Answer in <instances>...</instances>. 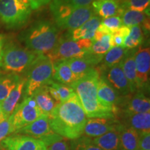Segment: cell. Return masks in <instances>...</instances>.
I'll use <instances>...</instances> for the list:
<instances>
[{"instance_id":"obj_1","label":"cell","mask_w":150,"mask_h":150,"mask_svg":"<svg viewBox=\"0 0 150 150\" xmlns=\"http://www.w3.org/2000/svg\"><path fill=\"white\" fill-rule=\"evenodd\" d=\"M48 120L54 133L72 140L83 136L88 117L74 93L67 100L56 105Z\"/></svg>"},{"instance_id":"obj_2","label":"cell","mask_w":150,"mask_h":150,"mask_svg":"<svg viewBox=\"0 0 150 150\" xmlns=\"http://www.w3.org/2000/svg\"><path fill=\"white\" fill-rule=\"evenodd\" d=\"M99 76V72L95 69L70 86L77 95L88 118H115L119 108L105 105L97 97V83Z\"/></svg>"},{"instance_id":"obj_3","label":"cell","mask_w":150,"mask_h":150,"mask_svg":"<svg viewBox=\"0 0 150 150\" xmlns=\"http://www.w3.org/2000/svg\"><path fill=\"white\" fill-rule=\"evenodd\" d=\"M28 50L38 55L51 53L59 40V29L47 20L35 22L24 31L21 37Z\"/></svg>"},{"instance_id":"obj_4","label":"cell","mask_w":150,"mask_h":150,"mask_svg":"<svg viewBox=\"0 0 150 150\" xmlns=\"http://www.w3.org/2000/svg\"><path fill=\"white\" fill-rule=\"evenodd\" d=\"M50 8L56 27L68 31L78 29L94 16L91 6H74L64 0H52Z\"/></svg>"},{"instance_id":"obj_5","label":"cell","mask_w":150,"mask_h":150,"mask_svg":"<svg viewBox=\"0 0 150 150\" xmlns=\"http://www.w3.org/2000/svg\"><path fill=\"white\" fill-rule=\"evenodd\" d=\"M38 56L27 48L8 43L4 47L0 67L6 73L18 75L29 70Z\"/></svg>"},{"instance_id":"obj_6","label":"cell","mask_w":150,"mask_h":150,"mask_svg":"<svg viewBox=\"0 0 150 150\" xmlns=\"http://www.w3.org/2000/svg\"><path fill=\"white\" fill-rule=\"evenodd\" d=\"M54 63L46 55H38L28 70L24 88V97H31L43 86L48 85L52 81Z\"/></svg>"},{"instance_id":"obj_7","label":"cell","mask_w":150,"mask_h":150,"mask_svg":"<svg viewBox=\"0 0 150 150\" xmlns=\"http://www.w3.org/2000/svg\"><path fill=\"white\" fill-rule=\"evenodd\" d=\"M31 9L22 0H0V20L9 29H18L29 20Z\"/></svg>"},{"instance_id":"obj_8","label":"cell","mask_w":150,"mask_h":150,"mask_svg":"<svg viewBox=\"0 0 150 150\" xmlns=\"http://www.w3.org/2000/svg\"><path fill=\"white\" fill-rule=\"evenodd\" d=\"M42 112L38 107L33 96L24 97V100L18 104L10 117L13 134L34 122Z\"/></svg>"},{"instance_id":"obj_9","label":"cell","mask_w":150,"mask_h":150,"mask_svg":"<svg viewBox=\"0 0 150 150\" xmlns=\"http://www.w3.org/2000/svg\"><path fill=\"white\" fill-rule=\"evenodd\" d=\"M15 134L26 135L40 140L45 142L46 146L63 138L54 133L49 123L48 115L44 114L30 125L19 129Z\"/></svg>"},{"instance_id":"obj_10","label":"cell","mask_w":150,"mask_h":150,"mask_svg":"<svg viewBox=\"0 0 150 150\" xmlns=\"http://www.w3.org/2000/svg\"><path fill=\"white\" fill-rule=\"evenodd\" d=\"M90 51L81 47L79 40L74 41L70 38H62L47 56L55 63L56 62L86 56Z\"/></svg>"},{"instance_id":"obj_11","label":"cell","mask_w":150,"mask_h":150,"mask_svg":"<svg viewBox=\"0 0 150 150\" xmlns=\"http://www.w3.org/2000/svg\"><path fill=\"white\" fill-rule=\"evenodd\" d=\"M0 145L7 150H47L46 145L42 140L18 134L6 137Z\"/></svg>"},{"instance_id":"obj_12","label":"cell","mask_w":150,"mask_h":150,"mask_svg":"<svg viewBox=\"0 0 150 150\" xmlns=\"http://www.w3.org/2000/svg\"><path fill=\"white\" fill-rule=\"evenodd\" d=\"M102 77L111 86L120 96L126 97L133 93L128 80L124 74L120 63L106 69Z\"/></svg>"},{"instance_id":"obj_13","label":"cell","mask_w":150,"mask_h":150,"mask_svg":"<svg viewBox=\"0 0 150 150\" xmlns=\"http://www.w3.org/2000/svg\"><path fill=\"white\" fill-rule=\"evenodd\" d=\"M134 59L138 91H142V89L149 87L150 72L149 47L140 48L137 50Z\"/></svg>"},{"instance_id":"obj_14","label":"cell","mask_w":150,"mask_h":150,"mask_svg":"<svg viewBox=\"0 0 150 150\" xmlns=\"http://www.w3.org/2000/svg\"><path fill=\"white\" fill-rule=\"evenodd\" d=\"M120 122L115 118H88L83 136L91 138H97L106 133L117 130Z\"/></svg>"},{"instance_id":"obj_15","label":"cell","mask_w":150,"mask_h":150,"mask_svg":"<svg viewBox=\"0 0 150 150\" xmlns=\"http://www.w3.org/2000/svg\"><path fill=\"white\" fill-rule=\"evenodd\" d=\"M103 57L104 56H95L89 53L84 57L68 59L67 60V62L73 74L78 80L95 70V65L100 63Z\"/></svg>"},{"instance_id":"obj_16","label":"cell","mask_w":150,"mask_h":150,"mask_svg":"<svg viewBox=\"0 0 150 150\" xmlns=\"http://www.w3.org/2000/svg\"><path fill=\"white\" fill-rule=\"evenodd\" d=\"M97 97L101 102L111 107H116L122 104L124 99L118 95L102 76H99L97 83Z\"/></svg>"},{"instance_id":"obj_17","label":"cell","mask_w":150,"mask_h":150,"mask_svg":"<svg viewBox=\"0 0 150 150\" xmlns=\"http://www.w3.org/2000/svg\"><path fill=\"white\" fill-rule=\"evenodd\" d=\"M121 123L134 129L139 135L149 133L150 112L140 113L123 112V122Z\"/></svg>"},{"instance_id":"obj_18","label":"cell","mask_w":150,"mask_h":150,"mask_svg":"<svg viewBox=\"0 0 150 150\" xmlns=\"http://www.w3.org/2000/svg\"><path fill=\"white\" fill-rule=\"evenodd\" d=\"M26 79L20 78L16 87L11 91L6 99L1 103V111L4 119L6 120L12 115L15 108L18 106L25 88Z\"/></svg>"},{"instance_id":"obj_19","label":"cell","mask_w":150,"mask_h":150,"mask_svg":"<svg viewBox=\"0 0 150 150\" xmlns=\"http://www.w3.org/2000/svg\"><path fill=\"white\" fill-rule=\"evenodd\" d=\"M94 13L102 19L113 16H120L124 10L116 0H94L92 3Z\"/></svg>"},{"instance_id":"obj_20","label":"cell","mask_w":150,"mask_h":150,"mask_svg":"<svg viewBox=\"0 0 150 150\" xmlns=\"http://www.w3.org/2000/svg\"><path fill=\"white\" fill-rule=\"evenodd\" d=\"M126 103H123V112L140 113L150 112V100L142 91H136Z\"/></svg>"},{"instance_id":"obj_21","label":"cell","mask_w":150,"mask_h":150,"mask_svg":"<svg viewBox=\"0 0 150 150\" xmlns=\"http://www.w3.org/2000/svg\"><path fill=\"white\" fill-rule=\"evenodd\" d=\"M136 49L129 50L125 58L120 63L122 69L128 80L133 93H136L138 91V81H137L136 64H135V54Z\"/></svg>"},{"instance_id":"obj_22","label":"cell","mask_w":150,"mask_h":150,"mask_svg":"<svg viewBox=\"0 0 150 150\" xmlns=\"http://www.w3.org/2000/svg\"><path fill=\"white\" fill-rule=\"evenodd\" d=\"M117 131L119 134L120 150H137L139 134L134 129L120 122Z\"/></svg>"},{"instance_id":"obj_23","label":"cell","mask_w":150,"mask_h":150,"mask_svg":"<svg viewBox=\"0 0 150 150\" xmlns=\"http://www.w3.org/2000/svg\"><path fill=\"white\" fill-rule=\"evenodd\" d=\"M42 114L49 115L58 104L52 98L48 91L47 85L38 88L32 95Z\"/></svg>"},{"instance_id":"obj_24","label":"cell","mask_w":150,"mask_h":150,"mask_svg":"<svg viewBox=\"0 0 150 150\" xmlns=\"http://www.w3.org/2000/svg\"><path fill=\"white\" fill-rule=\"evenodd\" d=\"M100 22L101 19L99 18V17L93 16L83 25L72 31L70 38L74 41L83 38L92 39L95 31L98 29Z\"/></svg>"},{"instance_id":"obj_25","label":"cell","mask_w":150,"mask_h":150,"mask_svg":"<svg viewBox=\"0 0 150 150\" xmlns=\"http://www.w3.org/2000/svg\"><path fill=\"white\" fill-rule=\"evenodd\" d=\"M122 26L130 28L133 26H142V29L145 31H149V17L145 13L138 11L125 10L121 16Z\"/></svg>"},{"instance_id":"obj_26","label":"cell","mask_w":150,"mask_h":150,"mask_svg":"<svg viewBox=\"0 0 150 150\" xmlns=\"http://www.w3.org/2000/svg\"><path fill=\"white\" fill-rule=\"evenodd\" d=\"M53 77L59 81V83L67 86H71L77 81L71 70L67 60L54 63Z\"/></svg>"},{"instance_id":"obj_27","label":"cell","mask_w":150,"mask_h":150,"mask_svg":"<svg viewBox=\"0 0 150 150\" xmlns=\"http://www.w3.org/2000/svg\"><path fill=\"white\" fill-rule=\"evenodd\" d=\"M94 143L103 150H120L119 134L117 130L92 138Z\"/></svg>"},{"instance_id":"obj_28","label":"cell","mask_w":150,"mask_h":150,"mask_svg":"<svg viewBox=\"0 0 150 150\" xmlns=\"http://www.w3.org/2000/svg\"><path fill=\"white\" fill-rule=\"evenodd\" d=\"M129 50L121 47H112L103 57L105 68H110L121 63Z\"/></svg>"},{"instance_id":"obj_29","label":"cell","mask_w":150,"mask_h":150,"mask_svg":"<svg viewBox=\"0 0 150 150\" xmlns=\"http://www.w3.org/2000/svg\"><path fill=\"white\" fill-rule=\"evenodd\" d=\"M20 77L15 74H6L0 76V102H2L11 91L16 87Z\"/></svg>"},{"instance_id":"obj_30","label":"cell","mask_w":150,"mask_h":150,"mask_svg":"<svg viewBox=\"0 0 150 150\" xmlns=\"http://www.w3.org/2000/svg\"><path fill=\"white\" fill-rule=\"evenodd\" d=\"M143 40V30L141 26L136 25L130 27L129 35L124 41V48L127 50L136 49Z\"/></svg>"},{"instance_id":"obj_31","label":"cell","mask_w":150,"mask_h":150,"mask_svg":"<svg viewBox=\"0 0 150 150\" xmlns=\"http://www.w3.org/2000/svg\"><path fill=\"white\" fill-rule=\"evenodd\" d=\"M111 47V35L105 34L99 40L93 42L90 53L95 56H104Z\"/></svg>"},{"instance_id":"obj_32","label":"cell","mask_w":150,"mask_h":150,"mask_svg":"<svg viewBox=\"0 0 150 150\" xmlns=\"http://www.w3.org/2000/svg\"><path fill=\"white\" fill-rule=\"evenodd\" d=\"M150 0H122L120 6L125 10H131L145 13L149 16Z\"/></svg>"},{"instance_id":"obj_33","label":"cell","mask_w":150,"mask_h":150,"mask_svg":"<svg viewBox=\"0 0 150 150\" xmlns=\"http://www.w3.org/2000/svg\"><path fill=\"white\" fill-rule=\"evenodd\" d=\"M70 149V150H103L94 143L92 138L84 136L71 140Z\"/></svg>"},{"instance_id":"obj_34","label":"cell","mask_w":150,"mask_h":150,"mask_svg":"<svg viewBox=\"0 0 150 150\" xmlns=\"http://www.w3.org/2000/svg\"><path fill=\"white\" fill-rule=\"evenodd\" d=\"M48 85L54 88L56 90V91H57V93L60 97L61 102L67 100V99L70 98L73 94L74 93V90L72 89V88L70 86H67L65 85V84L56 83V82L52 81L49 83Z\"/></svg>"},{"instance_id":"obj_35","label":"cell","mask_w":150,"mask_h":150,"mask_svg":"<svg viewBox=\"0 0 150 150\" xmlns=\"http://www.w3.org/2000/svg\"><path fill=\"white\" fill-rule=\"evenodd\" d=\"M100 25L107 29L112 34V33H113L114 31H115L116 30L122 26V18L120 16H113L102 19L100 22Z\"/></svg>"},{"instance_id":"obj_36","label":"cell","mask_w":150,"mask_h":150,"mask_svg":"<svg viewBox=\"0 0 150 150\" xmlns=\"http://www.w3.org/2000/svg\"><path fill=\"white\" fill-rule=\"evenodd\" d=\"M13 133L10 117L0 122V143L6 137L13 134Z\"/></svg>"},{"instance_id":"obj_37","label":"cell","mask_w":150,"mask_h":150,"mask_svg":"<svg viewBox=\"0 0 150 150\" xmlns=\"http://www.w3.org/2000/svg\"><path fill=\"white\" fill-rule=\"evenodd\" d=\"M47 150H70V145L63 138L52 142L47 146Z\"/></svg>"},{"instance_id":"obj_38","label":"cell","mask_w":150,"mask_h":150,"mask_svg":"<svg viewBox=\"0 0 150 150\" xmlns=\"http://www.w3.org/2000/svg\"><path fill=\"white\" fill-rule=\"evenodd\" d=\"M137 150H150V132L139 135Z\"/></svg>"},{"instance_id":"obj_39","label":"cell","mask_w":150,"mask_h":150,"mask_svg":"<svg viewBox=\"0 0 150 150\" xmlns=\"http://www.w3.org/2000/svg\"><path fill=\"white\" fill-rule=\"evenodd\" d=\"M125 38L115 32L111 34V45L112 47H124V41Z\"/></svg>"},{"instance_id":"obj_40","label":"cell","mask_w":150,"mask_h":150,"mask_svg":"<svg viewBox=\"0 0 150 150\" xmlns=\"http://www.w3.org/2000/svg\"><path fill=\"white\" fill-rule=\"evenodd\" d=\"M52 0H29L31 10H36L51 2Z\"/></svg>"},{"instance_id":"obj_41","label":"cell","mask_w":150,"mask_h":150,"mask_svg":"<svg viewBox=\"0 0 150 150\" xmlns=\"http://www.w3.org/2000/svg\"><path fill=\"white\" fill-rule=\"evenodd\" d=\"M64 1L74 6L83 7L91 6L94 0H64Z\"/></svg>"},{"instance_id":"obj_42","label":"cell","mask_w":150,"mask_h":150,"mask_svg":"<svg viewBox=\"0 0 150 150\" xmlns=\"http://www.w3.org/2000/svg\"><path fill=\"white\" fill-rule=\"evenodd\" d=\"M4 47V37L3 36V35L0 34V65H1V59H2Z\"/></svg>"},{"instance_id":"obj_43","label":"cell","mask_w":150,"mask_h":150,"mask_svg":"<svg viewBox=\"0 0 150 150\" xmlns=\"http://www.w3.org/2000/svg\"><path fill=\"white\" fill-rule=\"evenodd\" d=\"M5 120L3 117V115H2V111H1V102H0V122Z\"/></svg>"},{"instance_id":"obj_44","label":"cell","mask_w":150,"mask_h":150,"mask_svg":"<svg viewBox=\"0 0 150 150\" xmlns=\"http://www.w3.org/2000/svg\"><path fill=\"white\" fill-rule=\"evenodd\" d=\"M0 150H7L6 149H5L4 147H3L2 146H1V145H0Z\"/></svg>"},{"instance_id":"obj_45","label":"cell","mask_w":150,"mask_h":150,"mask_svg":"<svg viewBox=\"0 0 150 150\" xmlns=\"http://www.w3.org/2000/svg\"><path fill=\"white\" fill-rule=\"evenodd\" d=\"M116 1H117V0H116Z\"/></svg>"}]
</instances>
